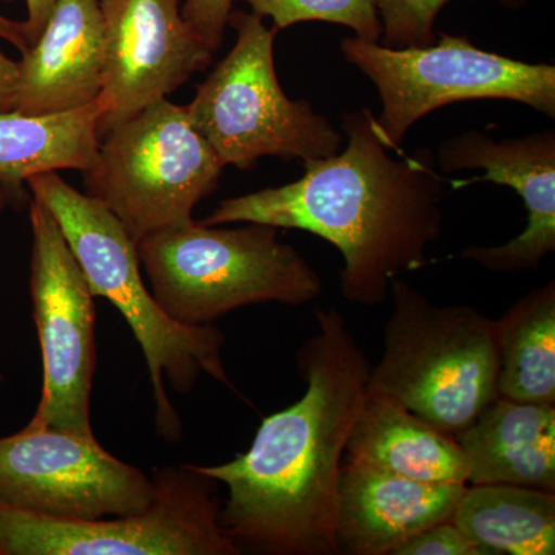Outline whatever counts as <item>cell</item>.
<instances>
[{
    "instance_id": "obj_4",
    "label": "cell",
    "mask_w": 555,
    "mask_h": 555,
    "mask_svg": "<svg viewBox=\"0 0 555 555\" xmlns=\"http://www.w3.org/2000/svg\"><path fill=\"white\" fill-rule=\"evenodd\" d=\"M240 224L222 228L193 219L139 241L150 292L167 317L207 326L246 306H305L320 297V275L280 240V229Z\"/></svg>"
},
{
    "instance_id": "obj_15",
    "label": "cell",
    "mask_w": 555,
    "mask_h": 555,
    "mask_svg": "<svg viewBox=\"0 0 555 555\" xmlns=\"http://www.w3.org/2000/svg\"><path fill=\"white\" fill-rule=\"evenodd\" d=\"M21 54L16 112L54 115L96 101L105 69L100 0H57L39 38Z\"/></svg>"
},
{
    "instance_id": "obj_19",
    "label": "cell",
    "mask_w": 555,
    "mask_h": 555,
    "mask_svg": "<svg viewBox=\"0 0 555 555\" xmlns=\"http://www.w3.org/2000/svg\"><path fill=\"white\" fill-rule=\"evenodd\" d=\"M452 521L486 555H554L555 492L470 485Z\"/></svg>"
},
{
    "instance_id": "obj_13",
    "label": "cell",
    "mask_w": 555,
    "mask_h": 555,
    "mask_svg": "<svg viewBox=\"0 0 555 555\" xmlns=\"http://www.w3.org/2000/svg\"><path fill=\"white\" fill-rule=\"evenodd\" d=\"M441 173L483 170L456 188L489 181L516 190L526 207V228L502 246L466 248L459 258L492 273L537 269L555 251V131L494 141L478 130L441 142L436 156Z\"/></svg>"
},
{
    "instance_id": "obj_16",
    "label": "cell",
    "mask_w": 555,
    "mask_h": 555,
    "mask_svg": "<svg viewBox=\"0 0 555 555\" xmlns=\"http://www.w3.org/2000/svg\"><path fill=\"white\" fill-rule=\"evenodd\" d=\"M467 485H514L555 492V404L496 397L455 434Z\"/></svg>"
},
{
    "instance_id": "obj_22",
    "label": "cell",
    "mask_w": 555,
    "mask_h": 555,
    "mask_svg": "<svg viewBox=\"0 0 555 555\" xmlns=\"http://www.w3.org/2000/svg\"><path fill=\"white\" fill-rule=\"evenodd\" d=\"M449 0H382L383 36L379 43L389 49L427 47L436 42V21ZM509 10L525 7L529 0H495Z\"/></svg>"
},
{
    "instance_id": "obj_14",
    "label": "cell",
    "mask_w": 555,
    "mask_h": 555,
    "mask_svg": "<svg viewBox=\"0 0 555 555\" xmlns=\"http://www.w3.org/2000/svg\"><path fill=\"white\" fill-rule=\"evenodd\" d=\"M465 483H427L347 459L339 477L338 554L393 555L412 535L451 520Z\"/></svg>"
},
{
    "instance_id": "obj_20",
    "label": "cell",
    "mask_w": 555,
    "mask_h": 555,
    "mask_svg": "<svg viewBox=\"0 0 555 555\" xmlns=\"http://www.w3.org/2000/svg\"><path fill=\"white\" fill-rule=\"evenodd\" d=\"M496 392L521 403L555 404V283L532 288L495 321Z\"/></svg>"
},
{
    "instance_id": "obj_1",
    "label": "cell",
    "mask_w": 555,
    "mask_h": 555,
    "mask_svg": "<svg viewBox=\"0 0 555 555\" xmlns=\"http://www.w3.org/2000/svg\"><path fill=\"white\" fill-rule=\"evenodd\" d=\"M297 358L305 396L266 416L243 455L192 465L228 488L219 525L240 554H338L343 456L367 393L371 361L335 309L317 313V332Z\"/></svg>"
},
{
    "instance_id": "obj_3",
    "label": "cell",
    "mask_w": 555,
    "mask_h": 555,
    "mask_svg": "<svg viewBox=\"0 0 555 555\" xmlns=\"http://www.w3.org/2000/svg\"><path fill=\"white\" fill-rule=\"evenodd\" d=\"M25 184L31 198L56 219L91 294L112 302L129 323L147 361L156 430L164 441L177 443L182 422L167 385L175 392L189 393L201 374H207L233 389L222 361L224 334L211 324L185 326L167 317L141 275L137 243L101 201L72 188L57 171L38 175Z\"/></svg>"
},
{
    "instance_id": "obj_21",
    "label": "cell",
    "mask_w": 555,
    "mask_h": 555,
    "mask_svg": "<svg viewBox=\"0 0 555 555\" xmlns=\"http://www.w3.org/2000/svg\"><path fill=\"white\" fill-rule=\"evenodd\" d=\"M251 13L270 17L278 31L299 22H331L356 31V38L379 42L383 36L382 0H240Z\"/></svg>"
},
{
    "instance_id": "obj_5",
    "label": "cell",
    "mask_w": 555,
    "mask_h": 555,
    "mask_svg": "<svg viewBox=\"0 0 555 555\" xmlns=\"http://www.w3.org/2000/svg\"><path fill=\"white\" fill-rule=\"evenodd\" d=\"M390 295L385 349L367 390L455 436L499 397L495 321L470 306L436 305L401 278Z\"/></svg>"
},
{
    "instance_id": "obj_6",
    "label": "cell",
    "mask_w": 555,
    "mask_h": 555,
    "mask_svg": "<svg viewBox=\"0 0 555 555\" xmlns=\"http://www.w3.org/2000/svg\"><path fill=\"white\" fill-rule=\"evenodd\" d=\"M236 42L185 105L190 122L222 166L251 169L264 156L302 164L328 158L345 144L334 124L308 101L284 93L275 68L276 28L255 13L232 11Z\"/></svg>"
},
{
    "instance_id": "obj_26",
    "label": "cell",
    "mask_w": 555,
    "mask_h": 555,
    "mask_svg": "<svg viewBox=\"0 0 555 555\" xmlns=\"http://www.w3.org/2000/svg\"><path fill=\"white\" fill-rule=\"evenodd\" d=\"M56 2L57 0H25L27 20L24 21V24L30 46L35 43V40L39 38L40 31L46 27Z\"/></svg>"
},
{
    "instance_id": "obj_25",
    "label": "cell",
    "mask_w": 555,
    "mask_h": 555,
    "mask_svg": "<svg viewBox=\"0 0 555 555\" xmlns=\"http://www.w3.org/2000/svg\"><path fill=\"white\" fill-rule=\"evenodd\" d=\"M17 75H20L17 62L10 60V57L0 50V113L13 112L14 109Z\"/></svg>"
},
{
    "instance_id": "obj_9",
    "label": "cell",
    "mask_w": 555,
    "mask_h": 555,
    "mask_svg": "<svg viewBox=\"0 0 555 555\" xmlns=\"http://www.w3.org/2000/svg\"><path fill=\"white\" fill-rule=\"evenodd\" d=\"M152 477V503L127 517H50L0 502V555H240L219 525L217 480L190 463Z\"/></svg>"
},
{
    "instance_id": "obj_27",
    "label": "cell",
    "mask_w": 555,
    "mask_h": 555,
    "mask_svg": "<svg viewBox=\"0 0 555 555\" xmlns=\"http://www.w3.org/2000/svg\"><path fill=\"white\" fill-rule=\"evenodd\" d=\"M0 40H5L14 49L24 53L30 47L25 31L24 21H14L0 14Z\"/></svg>"
},
{
    "instance_id": "obj_28",
    "label": "cell",
    "mask_w": 555,
    "mask_h": 555,
    "mask_svg": "<svg viewBox=\"0 0 555 555\" xmlns=\"http://www.w3.org/2000/svg\"><path fill=\"white\" fill-rule=\"evenodd\" d=\"M21 196L22 188L0 181V219H2L7 208L21 201ZM3 383H5V375H3L2 369H0V387L3 386Z\"/></svg>"
},
{
    "instance_id": "obj_18",
    "label": "cell",
    "mask_w": 555,
    "mask_h": 555,
    "mask_svg": "<svg viewBox=\"0 0 555 555\" xmlns=\"http://www.w3.org/2000/svg\"><path fill=\"white\" fill-rule=\"evenodd\" d=\"M100 105L54 115L0 113V181L22 188L38 175L87 171L101 144Z\"/></svg>"
},
{
    "instance_id": "obj_29",
    "label": "cell",
    "mask_w": 555,
    "mask_h": 555,
    "mask_svg": "<svg viewBox=\"0 0 555 555\" xmlns=\"http://www.w3.org/2000/svg\"><path fill=\"white\" fill-rule=\"evenodd\" d=\"M0 2H3V3H13L14 0H0Z\"/></svg>"
},
{
    "instance_id": "obj_23",
    "label": "cell",
    "mask_w": 555,
    "mask_h": 555,
    "mask_svg": "<svg viewBox=\"0 0 555 555\" xmlns=\"http://www.w3.org/2000/svg\"><path fill=\"white\" fill-rule=\"evenodd\" d=\"M393 555H486L454 524L447 520L423 529L412 535L403 545L398 546Z\"/></svg>"
},
{
    "instance_id": "obj_2",
    "label": "cell",
    "mask_w": 555,
    "mask_h": 555,
    "mask_svg": "<svg viewBox=\"0 0 555 555\" xmlns=\"http://www.w3.org/2000/svg\"><path fill=\"white\" fill-rule=\"evenodd\" d=\"M346 147L305 164L291 184L221 201L204 225L258 222L305 230L345 259L343 298L383 305L393 280L425 269L443 232V179L430 150L393 158L371 109L343 116Z\"/></svg>"
},
{
    "instance_id": "obj_12",
    "label": "cell",
    "mask_w": 555,
    "mask_h": 555,
    "mask_svg": "<svg viewBox=\"0 0 555 555\" xmlns=\"http://www.w3.org/2000/svg\"><path fill=\"white\" fill-rule=\"evenodd\" d=\"M105 69L102 137L141 109L166 100L210 64L215 51L190 27L179 0H100Z\"/></svg>"
},
{
    "instance_id": "obj_17",
    "label": "cell",
    "mask_w": 555,
    "mask_h": 555,
    "mask_svg": "<svg viewBox=\"0 0 555 555\" xmlns=\"http://www.w3.org/2000/svg\"><path fill=\"white\" fill-rule=\"evenodd\" d=\"M346 454L412 480L467 485L466 456L455 437L385 393L367 390Z\"/></svg>"
},
{
    "instance_id": "obj_7",
    "label": "cell",
    "mask_w": 555,
    "mask_h": 555,
    "mask_svg": "<svg viewBox=\"0 0 555 555\" xmlns=\"http://www.w3.org/2000/svg\"><path fill=\"white\" fill-rule=\"evenodd\" d=\"M222 170L185 105L166 98L102 137L93 167L83 171V185L138 244L193 221L195 207L218 189Z\"/></svg>"
},
{
    "instance_id": "obj_10",
    "label": "cell",
    "mask_w": 555,
    "mask_h": 555,
    "mask_svg": "<svg viewBox=\"0 0 555 555\" xmlns=\"http://www.w3.org/2000/svg\"><path fill=\"white\" fill-rule=\"evenodd\" d=\"M30 294L42 356V390L25 429H54L98 441L91 425L96 306L89 283L49 208L28 199Z\"/></svg>"
},
{
    "instance_id": "obj_8",
    "label": "cell",
    "mask_w": 555,
    "mask_h": 555,
    "mask_svg": "<svg viewBox=\"0 0 555 555\" xmlns=\"http://www.w3.org/2000/svg\"><path fill=\"white\" fill-rule=\"evenodd\" d=\"M341 51L377 87L383 109L375 122L390 149L400 147L420 119L456 102L514 101L555 118L554 65L511 60L466 36L441 33L433 46L408 49L353 36Z\"/></svg>"
},
{
    "instance_id": "obj_24",
    "label": "cell",
    "mask_w": 555,
    "mask_h": 555,
    "mask_svg": "<svg viewBox=\"0 0 555 555\" xmlns=\"http://www.w3.org/2000/svg\"><path fill=\"white\" fill-rule=\"evenodd\" d=\"M235 0H184L181 13L204 42L217 51L224 39Z\"/></svg>"
},
{
    "instance_id": "obj_11",
    "label": "cell",
    "mask_w": 555,
    "mask_h": 555,
    "mask_svg": "<svg viewBox=\"0 0 555 555\" xmlns=\"http://www.w3.org/2000/svg\"><path fill=\"white\" fill-rule=\"evenodd\" d=\"M153 477L100 441L54 429L0 437V502L60 518L127 517L147 509Z\"/></svg>"
}]
</instances>
